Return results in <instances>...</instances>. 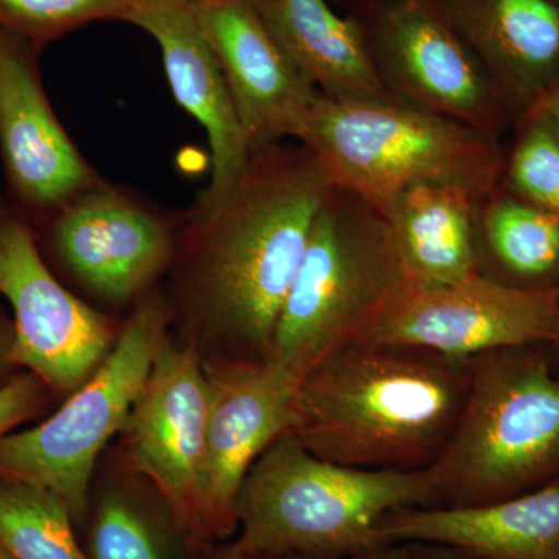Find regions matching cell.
Masks as SVG:
<instances>
[{
	"label": "cell",
	"mask_w": 559,
	"mask_h": 559,
	"mask_svg": "<svg viewBox=\"0 0 559 559\" xmlns=\"http://www.w3.org/2000/svg\"><path fill=\"white\" fill-rule=\"evenodd\" d=\"M134 0H0V28L36 49L94 21H127Z\"/></svg>",
	"instance_id": "obj_25"
},
{
	"label": "cell",
	"mask_w": 559,
	"mask_h": 559,
	"mask_svg": "<svg viewBox=\"0 0 559 559\" xmlns=\"http://www.w3.org/2000/svg\"><path fill=\"white\" fill-rule=\"evenodd\" d=\"M469 359L356 341L297 384L288 433L318 457L362 469H426L457 425Z\"/></svg>",
	"instance_id": "obj_2"
},
{
	"label": "cell",
	"mask_w": 559,
	"mask_h": 559,
	"mask_svg": "<svg viewBox=\"0 0 559 559\" xmlns=\"http://www.w3.org/2000/svg\"><path fill=\"white\" fill-rule=\"evenodd\" d=\"M250 153L300 142L320 92L280 49L248 0H193Z\"/></svg>",
	"instance_id": "obj_13"
},
{
	"label": "cell",
	"mask_w": 559,
	"mask_h": 559,
	"mask_svg": "<svg viewBox=\"0 0 559 559\" xmlns=\"http://www.w3.org/2000/svg\"><path fill=\"white\" fill-rule=\"evenodd\" d=\"M127 22L156 40L176 102L207 132L212 176L204 194L219 193L252 153L193 0H134Z\"/></svg>",
	"instance_id": "obj_16"
},
{
	"label": "cell",
	"mask_w": 559,
	"mask_h": 559,
	"mask_svg": "<svg viewBox=\"0 0 559 559\" xmlns=\"http://www.w3.org/2000/svg\"><path fill=\"white\" fill-rule=\"evenodd\" d=\"M428 469L437 507L485 506L558 479L559 366L551 345L469 359L457 425Z\"/></svg>",
	"instance_id": "obj_4"
},
{
	"label": "cell",
	"mask_w": 559,
	"mask_h": 559,
	"mask_svg": "<svg viewBox=\"0 0 559 559\" xmlns=\"http://www.w3.org/2000/svg\"><path fill=\"white\" fill-rule=\"evenodd\" d=\"M480 272L524 289H559V213L496 190L479 210Z\"/></svg>",
	"instance_id": "obj_21"
},
{
	"label": "cell",
	"mask_w": 559,
	"mask_h": 559,
	"mask_svg": "<svg viewBox=\"0 0 559 559\" xmlns=\"http://www.w3.org/2000/svg\"><path fill=\"white\" fill-rule=\"evenodd\" d=\"M36 50L31 40L0 28V153L25 204L61 210L105 183L51 110Z\"/></svg>",
	"instance_id": "obj_14"
},
{
	"label": "cell",
	"mask_w": 559,
	"mask_h": 559,
	"mask_svg": "<svg viewBox=\"0 0 559 559\" xmlns=\"http://www.w3.org/2000/svg\"><path fill=\"white\" fill-rule=\"evenodd\" d=\"M415 546H417V559H469L459 551L444 549V547L428 546V544H415Z\"/></svg>",
	"instance_id": "obj_29"
},
{
	"label": "cell",
	"mask_w": 559,
	"mask_h": 559,
	"mask_svg": "<svg viewBox=\"0 0 559 559\" xmlns=\"http://www.w3.org/2000/svg\"><path fill=\"white\" fill-rule=\"evenodd\" d=\"M209 406L200 349L167 337L121 432L127 465L159 496L197 551L215 544L205 502Z\"/></svg>",
	"instance_id": "obj_9"
},
{
	"label": "cell",
	"mask_w": 559,
	"mask_h": 559,
	"mask_svg": "<svg viewBox=\"0 0 559 559\" xmlns=\"http://www.w3.org/2000/svg\"><path fill=\"white\" fill-rule=\"evenodd\" d=\"M559 289H524L477 272L404 290L362 341L468 360L495 349L557 344Z\"/></svg>",
	"instance_id": "obj_10"
},
{
	"label": "cell",
	"mask_w": 559,
	"mask_h": 559,
	"mask_svg": "<svg viewBox=\"0 0 559 559\" xmlns=\"http://www.w3.org/2000/svg\"><path fill=\"white\" fill-rule=\"evenodd\" d=\"M411 285L381 210L333 183L280 311L266 362L299 382L334 349L366 340Z\"/></svg>",
	"instance_id": "obj_5"
},
{
	"label": "cell",
	"mask_w": 559,
	"mask_h": 559,
	"mask_svg": "<svg viewBox=\"0 0 559 559\" xmlns=\"http://www.w3.org/2000/svg\"><path fill=\"white\" fill-rule=\"evenodd\" d=\"M288 559H417V546L409 543L384 544L360 554L337 558L293 557Z\"/></svg>",
	"instance_id": "obj_27"
},
{
	"label": "cell",
	"mask_w": 559,
	"mask_h": 559,
	"mask_svg": "<svg viewBox=\"0 0 559 559\" xmlns=\"http://www.w3.org/2000/svg\"><path fill=\"white\" fill-rule=\"evenodd\" d=\"M484 201L460 187L421 183L382 205L412 285H447L480 272Z\"/></svg>",
	"instance_id": "obj_19"
},
{
	"label": "cell",
	"mask_w": 559,
	"mask_h": 559,
	"mask_svg": "<svg viewBox=\"0 0 559 559\" xmlns=\"http://www.w3.org/2000/svg\"><path fill=\"white\" fill-rule=\"evenodd\" d=\"M286 57L329 98L388 97L362 35L329 0H248Z\"/></svg>",
	"instance_id": "obj_20"
},
{
	"label": "cell",
	"mask_w": 559,
	"mask_h": 559,
	"mask_svg": "<svg viewBox=\"0 0 559 559\" xmlns=\"http://www.w3.org/2000/svg\"><path fill=\"white\" fill-rule=\"evenodd\" d=\"M86 522L90 559H182L183 551H197L151 487L103 489L91 500Z\"/></svg>",
	"instance_id": "obj_22"
},
{
	"label": "cell",
	"mask_w": 559,
	"mask_h": 559,
	"mask_svg": "<svg viewBox=\"0 0 559 559\" xmlns=\"http://www.w3.org/2000/svg\"><path fill=\"white\" fill-rule=\"evenodd\" d=\"M544 108L549 109L551 114L559 120V76L557 83L554 84L546 100H544Z\"/></svg>",
	"instance_id": "obj_30"
},
{
	"label": "cell",
	"mask_w": 559,
	"mask_h": 559,
	"mask_svg": "<svg viewBox=\"0 0 559 559\" xmlns=\"http://www.w3.org/2000/svg\"><path fill=\"white\" fill-rule=\"evenodd\" d=\"M436 2L495 81L514 120L543 105L559 76L557 3L551 0Z\"/></svg>",
	"instance_id": "obj_18"
},
{
	"label": "cell",
	"mask_w": 559,
	"mask_h": 559,
	"mask_svg": "<svg viewBox=\"0 0 559 559\" xmlns=\"http://www.w3.org/2000/svg\"><path fill=\"white\" fill-rule=\"evenodd\" d=\"M342 13L390 94L495 138L513 130L509 103L436 0H355Z\"/></svg>",
	"instance_id": "obj_8"
},
{
	"label": "cell",
	"mask_w": 559,
	"mask_h": 559,
	"mask_svg": "<svg viewBox=\"0 0 559 559\" xmlns=\"http://www.w3.org/2000/svg\"><path fill=\"white\" fill-rule=\"evenodd\" d=\"M210 559H283L277 557H271V555L257 554V551L245 549L241 544L234 543L227 544V546L219 547L218 550L213 551L212 558Z\"/></svg>",
	"instance_id": "obj_28"
},
{
	"label": "cell",
	"mask_w": 559,
	"mask_h": 559,
	"mask_svg": "<svg viewBox=\"0 0 559 559\" xmlns=\"http://www.w3.org/2000/svg\"><path fill=\"white\" fill-rule=\"evenodd\" d=\"M503 143L500 189L559 213V120L544 106L514 123Z\"/></svg>",
	"instance_id": "obj_24"
},
{
	"label": "cell",
	"mask_w": 559,
	"mask_h": 559,
	"mask_svg": "<svg viewBox=\"0 0 559 559\" xmlns=\"http://www.w3.org/2000/svg\"><path fill=\"white\" fill-rule=\"evenodd\" d=\"M210 406L205 502L213 543L237 535V500L250 466L288 432L299 382L270 362L205 360Z\"/></svg>",
	"instance_id": "obj_12"
},
{
	"label": "cell",
	"mask_w": 559,
	"mask_h": 559,
	"mask_svg": "<svg viewBox=\"0 0 559 559\" xmlns=\"http://www.w3.org/2000/svg\"><path fill=\"white\" fill-rule=\"evenodd\" d=\"M7 352H9V345L2 347V344H0V367H2V364H9V360H7Z\"/></svg>",
	"instance_id": "obj_32"
},
{
	"label": "cell",
	"mask_w": 559,
	"mask_h": 559,
	"mask_svg": "<svg viewBox=\"0 0 559 559\" xmlns=\"http://www.w3.org/2000/svg\"><path fill=\"white\" fill-rule=\"evenodd\" d=\"M0 296L14 312L7 360L55 392L72 393L90 380L119 336L53 277L32 230L14 218H0Z\"/></svg>",
	"instance_id": "obj_11"
},
{
	"label": "cell",
	"mask_w": 559,
	"mask_h": 559,
	"mask_svg": "<svg viewBox=\"0 0 559 559\" xmlns=\"http://www.w3.org/2000/svg\"><path fill=\"white\" fill-rule=\"evenodd\" d=\"M75 527L49 489L0 479V550L11 559H90Z\"/></svg>",
	"instance_id": "obj_23"
},
{
	"label": "cell",
	"mask_w": 559,
	"mask_h": 559,
	"mask_svg": "<svg viewBox=\"0 0 559 559\" xmlns=\"http://www.w3.org/2000/svg\"><path fill=\"white\" fill-rule=\"evenodd\" d=\"M53 241L68 270L109 301L142 294L170 266L176 250L167 221L108 186L60 210Z\"/></svg>",
	"instance_id": "obj_15"
},
{
	"label": "cell",
	"mask_w": 559,
	"mask_h": 559,
	"mask_svg": "<svg viewBox=\"0 0 559 559\" xmlns=\"http://www.w3.org/2000/svg\"><path fill=\"white\" fill-rule=\"evenodd\" d=\"M429 469H362L318 457L286 432L253 462L237 500V543L257 554L337 558L384 546L396 510L437 507Z\"/></svg>",
	"instance_id": "obj_3"
},
{
	"label": "cell",
	"mask_w": 559,
	"mask_h": 559,
	"mask_svg": "<svg viewBox=\"0 0 559 559\" xmlns=\"http://www.w3.org/2000/svg\"><path fill=\"white\" fill-rule=\"evenodd\" d=\"M551 2L557 3V5L559 7V0H551Z\"/></svg>",
	"instance_id": "obj_35"
},
{
	"label": "cell",
	"mask_w": 559,
	"mask_h": 559,
	"mask_svg": "<svg viewBox=\"0 0 559 559\" xmlns=\"http://www.w3.org/2000/svg\"><path fill=\"white\" fill-rule=\"evenodd\" d=\"M554 353H555V356H557V362H558V366H559V337H558V341H557V344L554 345Z\"/></svg>",
	"instance_id": "obj_33"
},
{
	"label": "cell",
	"mask_w": 559,
	"mask_h": 559,
	"mask_svg": "<svg viewBox=\"0 0 559 559\" xmlns=\"http://www.w3.org/2000/svg\"><path fill=\"white\" fill-rule=\"evenodd\" d=\"M381 544H428L469 559H559V477L474 507H415L388 514Z\"/></svg>",
	"instance_id": "obj_17"
},
{
	"label": "cell",
	"mask_w": 559,
	"mask_h": 559,
	"mask_svg": "<svg viewBox=\"0 0 559 559\" xmlns=\"http://www.w3.org/2000/svg\"><path fill=\"white\" fill-rule=\"evenodd\" d=\"M46 389V384L28 371L0 385V439L36 414Z\"/></svg>",
	"instance_id": "obj_26"
},
{
	"label": "cell",
	"mask_w": 559,
	"mask_h": 559,
	"mask_svg": "<svg viewBox=\"0 0 559 559\" xmlns=\"http://www.w3.org/2000/svg\"><path fill=\"white\" fill-rule=\"evenodd\" d=\"M0 559H11V558L9 557V555L3 554V551L0 550Z\"/></svg>",
	"instance_id": "obj_34"
},
{
	"label": "cell",
	"mask_w": 559,
	"mask_h": 559,
	"mask_svg": "<svg viewBox=\"0 0 559 559\" xmlns=\"http://www.w3.org/2000/svg\"><path fill=\"white\" fill-rule=\"evenodd\" d=\"M329 171L300 142L250 154L216 194H202L176 237L179 305L223 358L263 362L320 205ZM173 257V259H175Z\"/></svg>",
	"instance_id": "obj_1"
},
{
	"label": "cell",
	"mask_w": 559,
	"mask_h": 559,
	"mask_svg": "<svg viewBox=\"0 0 559 559\" xmlns=\"http://www.w3.org/2000/svg\"><path fill=\"white\" fill-rule=\"evenodd\" d=\"M168 310L159 299L138 305L94 374L50 418L0 439V479L49 489L76 527L91 506L95 465L127 428L157 353L167 341Z\"/></svg>",
	"instance_id": "obj_7"
},
{
	"label": "cell",
	"mask_w": 559,
	"mask_h": 559,
	"mask_svg": "<svg viewBox=\"0 0 559 559\" xmlns=\"http://www.w3.org/2000/svg\"><path fill=\"white\" fill-rule=\"evenodd\" d=\"M330 3H333L334 7H340L342 11L348 9L355 0H329Z\"/></svg>",
	"instance_id": "obj_31"
},
{
	"label": "cell",
	"mask_w": 559,
	"mask_h": 559,
	"mask_svg": "<svg viewBox=\"0 0 559 559\" xmlns=\"http://www.w3.org/2000/svg\"><path fill=\"white\" fill-rule=\"evenodd\" d=\"M300 143L322 162L334 186L378 209L421 183H447L487 200L502 178V139L395 95H320Z\"/></svg>",
	"instance_id": "obj_6"
}]
</instances>
